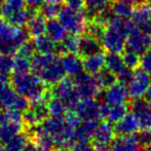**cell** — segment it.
Masks as SVG:
<instances>
[{
    "instance_id": "obj_1",
    "label": "cell",
    "mask_w": 151,
    "mask_h": 151,
    "mask_svg": "<svg viewBox=\"0 0 151 151\" xmlns=\"http://www.w3.org/2000/svg\"><path fill=\"white\" fill-rule=\"evenodd\" d=\"M10 86L17 93L24 96L31 104L47 102L52 95V88L34 73L14 74L10 79Z\"/></svg>"
},
{
    "instance_id": "obj_2",
    "label": "cell",
    "mask_w": 151,
    "mask_h": 151,
    "mask_svg": "<svg viewBox=\"0 0 151 151\" xmlns=\"http://www.w3.org/2000/svg\"><path fill=\"white\" fill-rule=\"evenodd\" d=\"M31 71L47 86L57 84L66 75L61 58L55 54H38L31 59Z\"/></svg>"
},
{
    "instance_id": "obj_3",
    "label": "cell",
    "mask_w": 151,
    "mask_h": 151,
    "mask_svg": "<svg viewBox=\"0 0 151 151\" xmlns=\"http://www.w3.org/2000/svg\"><path fill=\"white\" fill-rule=\"evenodd\" d=\"M41 129L50 136L57 148L61 149H71L76 143L75 129L71 127L64 118H54L48 116L41 124Z\"/></svg>"
},
{
    "instance_id": "obj_4",
    "label": "cell",
    "mask_w": 151,
    "mask_h": 151,
    "mask_svg": "<svg viewBox=\"0 0 151 151\" xmlns=\"http://www.w3.org/2000/svg\"><path fill=\"white\" fill-rule=\"evenodd\" d=\"M59 21L64 26L66 31L70 34L83 33L88 29V16L81 10H74L68 6L62 7L59 12Z\"/></svg>"
},
{
    "instance_id": "obj_5",
    "label": "cell",
    "mask_w": 151,
    "mask_h": 151,
    "mask_svg": "<svg viewBox=\"0 0 151 151\" xmlns=\"http://www.w3.org/2000/svg\"><path fill=\"white\" fill-rule=\"evenodd\" d=\"M52 93L65 104L68 111L75 110L78 102L80 101V97L75 88L73 79L68 77H64L61 81L55 84L52 88Z\"/></svg>"
},
{
    "instance_id": "obj_6",
    "label": "cell",
    "mask_w": 151,
    "mask_h": 151,
    "mask_svg": "<svg viewBox=\"0 0 151 151\" xmlns=\"http://www.w3.org/2000/svg\"><path fill=\"white\" fill-rule=\"evenodd\" d=\"M150 86V74L147 73L142 68H140V69L136 68V70L133 72V77L127 86L129 98H132L133 100L142 98L143 96H145L146 91Z\"/></svg>"
},
{
    "instance_id": "obj_7",
    "label": "cell",
    "mask_w": 151,
    "mask_h": 151,
    "mask_svg": "<svg viewBox=\"0 0 151 151\" xmlns=\"http://www.w3.org/2000/svg\"><path fill=\"white\" fill-rule=\"evenodd\" d=\"M30 106V102L9 86L0 96V107L3 110H12L24 113Z\"/></svg>"
},
{
    "instance_id": "obj_8",
    "label": "cell",
    "mask_w": 151,
    "mask_h": 151,
    "mask_svg": "<svg viewBox=\"0 0 151 151\" xmlns=\"http://www.w3.org/2000/svg\"><path fill=\"white\" fill-rule=\"evenodd\" d=\"M73 82L80 99L95 98L96 96L99 95L101 91L96 81L93 74L88 73V72H81L78 75L74 76Z\"/></svg>"
},
{
    "instance_id": "obj_9",
    "label": "cell",
    "mask_w": 151,
    "mask_h": 151,
    "mask_svg": "<svg viewBox=\"0 0 151 151\" xmlns=\"http://www.w3.org/2000/svg\"><path fill=\"white\" fill-rule=\"evenodd\" d=\"M151 45L150 34L137 28L133 29L125 39V48L139 55H143L148 50Z\"/></svg>"
},
{
    "instance_id": "obj_10",
    "label": "cell",
    "mask_w": 151,
    "mask_h": 151,
    "mask_svg": "<svg viewBox=\"0 0 151 151\" xmlns=\"http://www.w3.org/2000/svg\"><path fill=\"white\" fill-rule=\"evenodd\" d=\"M23 114H24V122L28 129H34L38 127L50 116L46 102L31 104Z\"/></svg>"
},
{
    "instance_id": "obj_11",
    "label": "cell",
    "mask_w": 151,
    "mask_h": 151,
    "mask_svg": "<svg viewBox=\"0 0 151 151\" xmlns=\"http://www.w3.org/2000/svg\"><path fill=\"white\" fill-rule=\"evenodd\" d=\"M129 108L142 129H151V104L149 102L142 98L133 100Z\"/></svg>"
},
{
    "instance_id": "obj_12",
    "label": "cell",
    "mask_w": 151,
    "mask_h": 151,
    "mask_svg": "<svg viewBox=\"0 0 151 151\" xmlns=\"http://www.w3.org/2000/svg\"><path fill=\"white\" fill-rule=\"evenodd\" d=\"M100 103L95 98L80 99L76 106L75 112L81 120H93L100 118Z\"/></svg>"
},
{
    "instance_id": "obj_13",
    "label": "cell",
    "mask_w": 151,
    "mask_h": 151,
    "mask_svg": "<svg viewBox=\"0 0 151 151\" xmlns=\"http://www.w3.org/2000/svg\"><path fill=\"white\" fill-rule=\"evenodd\" d=\"M129 97L127 86L121 82H114L113 84L105 88L102 98L104 102L110 105H120V104H125Z\"/></svg>"
},
{
    "instance_id": "obj_14",
    "label": "cell",
    "mask_w": 151,
    "mask_h": 151,
    "mask_svg": "<svg viewBox=\"0 0 151 151\" xmlns=\"http://www.w3.org/2000/svg\"><path fill=\"white\" fill-rule=\"evenodd\" d=\"M127 113V106L125 104L120 105H110L103 102L100 105V118L109 121L111 123H116Z\"/></svg>"
},
{
    "instance_id": "obj_15",
    "label": "cell",
    "mask_w": 151,
    "mask_h": 151,
    "mask_svg": "<svg viewBox=\"0 0 151 151\" xmlns=\"http://www.w3.org/2000/svg\"><path fill=\"white\" fill-rule=\"evenodd\" d=\"M140 124L133 113H127L114 125L115 134L118 136H133L139 132Z\"/></svg>"
},
{
    "instance_id": "obj_16",
    "label": "cell",
    "mask_w": 151,
    "mask_h": 151,
    "mask_svg": "<svg viewBox=\"0 0 151 151\" xmlns=\"http://www.w3.org/2000/svg\"><path fill=\"white\" fill-rule=\"evenodd\" d=\"M110 151H145L135 135L118 136L112 141Z\"/></svg>"
},
{
    "instance_id": "obj_17",
    "label": "cell",
    "mask_w": 151,
    "mask_h": 151,
    "mask_svg": "<svg viewBox=\"0 0 151 151\" xmlns=\"http://www.w3.org/2000/svg\"><path fill=\"white\" fill-rule=\"evenodd\" d=\"M151 19V4L142 2L134 9L132 21L137 28L145 31L148 33V25Z\"/></svg>"
},
{
    "instance_id": "obj_18",
    "label": "cell",
    "mask_w": 151,
    "mask_h": 151,
    "mask_svg": "<svg viewBox=\"0 0 151 151\" xmlns=\"http://www.w3.org/2000/svg\"><path fill=\"white\" fill-rule=\"evenodd\" d=\"M115 129L109 121H103L99 123L93 135V143L102 145H111L112 141L115 139Z\"/></svg>"
},
{
    "instance_id": "obj_19",
    "label": "cell",
    "mask_w": 151,
    "mask_h": 151,
    "mask_svg": "<svg viewBox=\"0 0 151 151\" xmlns=\"http://www.w3.org/2000/svg\"><path fill=\"white\" fill-rule=\"evenodd\" d=\"M62 65L65 70L66 74L70 76H76L83 72V61L81 60V57L78 54H64V56L61 58Z\"/></svg>"
},
{
    "instance_id": "obj_20",
    "label": "cell",
    "mask_w": 151,
    "mask_h": 151,
    "mask_svg": "<svg viewBox=\"0 0 151 151\" xmlns=\"http://www.w3.org/2000/svg\"><path fill=\"white\" fill-rule=\"evenodd\" d=\"M98 119L93 120H82L79 127L75 129V139L76 142L81 143H90L93 140L95 132L98 127Z\"/></svg>"
},
{
    "instance_id": "obj_21",
    "label": "cell",
    "mask_w": 151,
    "mask_h": 151,
    "mask_svg": "<svg viewBox=\"0 0 151 151\" xmlns=\"http://www.w3.org/2000/svg\"><path fill=\"white\" fill-rule=\"evenodd\" d=\"M102 50V43L99 39L95 38L93 36L86 34L80 38L79 41V50H78V55L80 57L91 56V55L97 54V52Z\"/></svg>"
},
{
    "instance_id": "obj_22",
    "label": "cell",
    "mask_w": 151,
    "mask_h": 151,
    "mask_svg": "<svg viewBox=\"0 0 151 151\" xmlns=\"http://www.w3.org/2000/svg\"><path fill=\"white\" fill-rule=\"evenodd\" d=\"M46 29V22L45 17L41 12H32L27 23V30H28L30 36L37 37L39 35L45 33Z\"/></svg>"
},
{
    "instance_id": "obj_23",
    "label": "cell",
    "mask_w": 151,
    "mask_h": 151,
    "mask_svg": "<svg viewBox=\"0 0 151 151\" xmlns=\"http://www.w3.org/2000/svg\"><path fill=\"white\" fill-rule=\"evenodd\" d=\"M34 46L38 54H56V52H58L59 50L56 41L44 34L35 37Z\"/></svg>"
},
{
    "instance_id": "obj_24",
    "label": "cell",
    "mask_w": 151,
    "mask_h": 151,
    "mask_svg": "<svg viewBox=\"0 0 151 151\" xmlns=\"http://www.w3.org/2000/svg\"><path fill=\"white\" fill-rule=\"evenodd\" d=\"M104 66H105V56L102 52L86 57L83 60L84 70L91 74L98 73L103 69Z\"/></svg>"
},
{
    "instance_id": "obj_25",
    "label": "cell",
    "mask_w": 151,
    "mask_h": 151,
    "mask_svg": "<svg viewBox=\"0 0 151 151\" xmlns=\"http://www.w3.org/2000/svg\"><path fill=\"white\" fill-rule=\"evenodd\" d=\"M46 105H47V109H48V115L50 117L64 118L68 112V109L65 106V104L57 96L52 95V93L50 95V97L48 98L47 102H46Z\"/></svg>"
},
{
    "instance_id": "obj_26",
    "label": "cell",
    "mask_w": 151,
    "mask_h": 151,
    "mask_svg": "<svg viewBox=\"0 0 151 151\" xmlns=\"http://www.w3.org/2000/svg\"><path fill=\"white\" fill-rule=\"evenodd\" d=\"M66 32L67 31L64 28V26L61 24L60 21L57 20L56 18L48 19V21L46 22V35L50 36L56 42H61L65 38Z\"/></svg>"
},
{
    "instance_id": "obj_27",
    "label": "cell",
    "mask_w": 151,
    "mask_h": 151,
    "mask_svg": "<svg viewBox=\"0 0 151 151\" xmlns=\"http://www.w3.org/2000/svg\"><path fill=\"white\" fill-rule=\"evenodd\" d=\"M110 0H84L86 16L88 19H95L100 14L109 9Z\"/></svg>"
},
{
    "instance_id": "obj_28",
    "label": "cell",
    "mask_w": 151,
    "mask_h": 151,
    "mask_svg": "<svg viewBox=\"0 0 151 151\" xmlns=\"http://www.w3.org/2000/svg\"><path fill=\"white\" fill-rule=\"evenodd\" d=\"M105 66L106 69L113 72L115 75L120 73L125 68L122 56H120L119 52H109L105 56Z\"/></svg>"
},
{
    "instance_id": "obj_29",
    "label": "cell",
    "mask_w": 151,
    "mask_h": 151,
    "mask_svg": "<svg viewBox=\"0 0 151 151\" xmlns=\"http://www.w3.org/2000/svg\"><path fill=\"white\" fill-rule=\"evenodd\" d=\"M79 41L80 37L76 34H70L66 35L65 38L60 42L58 52L61 54H68V52H72V54H78V50H79Z\"/></svg>"
},
{
    "instance_id": "obj_30",
    "label": "cell",
    "mask_w": 151,
    "mask_h": 151,
    "mask_svg": "<svg viewBox=\"0 0 151 151\" xmlns=\"http://www.w3.org/2000/svg\"><path fill=\"white\" fill-rule=\"evenodd\" d=\"M30 141L31 136L23 132V133H20L14 137H12L7 142H5L4 146L7 151H21Z\"/></svg>"
},
{
    "instance_id": "obj_31",
    "label": "cell",
    "mask_w": 151,
    "mask_h": 151,
    "mask_svg": "<svg viewBox=\"0 0 151 151\" xmlns=\"http://www.w3.org/2000/svg\"><path fill=\"white\" fill-rule=\"evenodd\" d=\"M25 6H26L25 0H3L0 14L4 19L7 20L19 10L25 8Z\"/></svg>"
},
{
    "instance_id": "obj_32",
    "label": "cell",
    "mask_w": 151,
    "mask_h": 151,
    "mask_svg": "<svg viewBox=\"0 0 151 151\" xmlns=\"http://www.w3.org/2000/svg\"><path fill=\"white\" fill-rule=\"evenodd\" d=\"M95 79L97 81L99 88H107L108 86H110L111 84H113L114 82H116V75L113 72L109 71L108 69L99 71L98 73L93 74Z\"/></svg>"
},
{
    "instance_id": "obj_33",
    "label": "cell",
    "mask_w": 151,
    "mask_h": 151,
    "mask_svg": "<svg viewBox=\"0 0 151 151\" xmlns=\"http://www.w3.org/2000/svg\"><path fill=\"white\" fill-rule=\"evenodd\" d=\"M111 12L114 16L118 17L121 19H131L133 16L134 8L132 4H129L127 2L117 1L113 3L111 7Z\"/></svg>"
},
{
    "instance_id": "obj_34",
    "label": "cell",
    "mask_w": 151,
    "mask_h": 151,
    "mask_svg": "<svg viewBox=\"0 0 151 151\" xmlns=\"http://www.w3.org/2000/svg\"><path fill=\"white\" fill-rule=\"evenodd\" d=\"M31 10L32 9H30V8H23V9L19 10L18 12H16L14 14H12L10 18H8L7 21L14 27H18V28L24 27L25 25H27L29 18L32 14Z\"/></svg>"
},
{
    "instance_id": "obj_35",
    "label": "cell",
    "mask_w": 151,
    "mask_h": 151,
    "mask_svg": "<svg viewBox=\"0 0 151 151\" xmlns=\"http://www.w3.org/2000/svg\"><path fill=\"white\" fill-rule=\"evenodd\" d=\"M31 70V59L26 57L16 55L14 58V66H12V72L14 74H22L27 73Z\"/></svg>"
},
{
    "instance_id": "obj_36",
    "label": "cell",
    "mask_w": 151,
    "mask_h": 151,
    "mask_svg": "<svg viewBox=\"0 0 151 151\" xmlns=\"http://www.w3.org/2000/svg\"><path fill=\"white\" fill-rule=\"evenodd\" d=\"M14 58L10 55L0 54V76L8 77L12 72Z\"/></svg>"
},
{
    "instance_id": "obj_37",
    "label": "cell",
    "mask_w": 151,
    "mask_h": 151,
    "mask_svg": "<svg viewBox=\"0 0 151 151\" xmlns=\"http://www.w3.org/2000/svg\"><path fill=\"white\" fill-rule=\"evenodd\" d=\"M122 58H123V62H124L125 67L129 68V69H132V70L138 68V66L140 65V61H141V58H140L139 54H137V52H133V50H125Z\"/></svg>"
},
{
    "instance_id": "obj_38",
    "label": "cell",
    "mask_w": 151,
    "mask_h": 151,
    "mask_svg": "<svg viewBox=\"0 0 151 151\" xmlns=\"http://www.w3.org/2000/svg\"><path fill=\"white\" fill-rule=\"evenodd\" d=\"M18 27H14L3 17L0 18V38H12Z\"/></svg>"
},
{
    "instance_id": "obj_39",
    "label": "cell",
    "mask_w": 151,
    "mask_h": 151,
    "mask_svg": "<svg viewBox=\"0 0 151 151\" xmlns=\"http://www.w3.org/2000/svg\"><path fill=\"white\" fill-rule=\"evenodd\" d=\"M60 3H44L41 6V12L46 19H52L59 16V12L61 10Z\"/></svg>"
},
{
    "instance_id": "obj_40",
    "label": "cell",
    "mask_w": 151,
    "mask_h": 151,
    "mask_svg": "<svg viewBox=\"0 0 151 151\" xmlns=\"http://www.w3.org/2000/svg\"><path fill=\"white\" fill-rule=\"evenodd\" d=\"M35 46H34V42H31V41H26L25 43H23L20 47L18 48L16 54L17 55H20V56H23V57H26L28 59H32L33 56L35 55Z\"/></svg>"
},
{
    "instance_id": "obj_41",
    "label": "cell",
    "mask_w": 151,
    "mask_h": 151,
    "mask_svg": "<svg viewBox=\"0 0 151 151\" xmlns=\"http://www.w3.org/2000/svg\"><path fill=\"white\" fill-rule=\"evenodd\" d=\"M135 136L143 147L151 146V129H142L141 132H138Z\"/></svg>"
},
{
    "instance_id": "obj_42",
    "label": "cell",
    "mask_w": 151,
    "mask_h": 151,
    "mask_svg": "<svg viewBox=\"0 0 151 151\" xmlns=\"http://www.w3.org/2000/svg\"><path fill=\"white\" fill-rule=\"evenodd\" d=\"M140 65H141L142 69L145 70L147 73H149L151 75V50H147L142 55Z\"/></svg>"
},
{
    "instance_id": "obj_43",
    "label": "cell",
    "mask_w": 151,
    "mask_h": 151,
    "mask_svg": "<svg viewBox=\"0 0 151 151\" xmlns=\"http://www.w3.org/2000/svg\"><path fill=\"white\" fill-rule=\"evenodd\" d=\"M116 76H117L118 81L123 84H125V86H127L129 80H131L132 77H133V71H132V69H129V68L125 67L124 69H123L120 73H118Z\"/></svg>"
},
{
    "instance_id": "obj_44",
    "label": "cell",
    "mask_w": 151,
    "mask_h": 151,
    "mask_svg": "<svg viewBox=\"0 0 151 151\" xmlns=\"http://www.w3.org/2000/svg\"><path fill=\"white\" fill-rule=\"evenodd\" d=\"M66 6L74 10H82L84 7V0H65Z\"/></svg>"
},
{
    "instance_id": "obj_45",
    "label": "cell",
    "mask_w": 151,
    "mask_h": 151,
    "mask_svg": "<svg viewBox=\"0 0 151 151\" xmlns=\"http://www.w3.org/2000/svg\"><path fill=\"white\" fill-rule=\"evenodd\" d=\"M71 151H96L93 146H91L90 143H81L76 142L71 148Z\"/></svg>"
},
{
    "instance_id": "obj_46",
    "label": "cell",
    "mask_w": 151,
    "mask_h": 151,
    "mask_svg": "<svg viewBox=\"0 0 151 151\" xmlns=\"http://www.w3.org/2000/svg\"><path fill=\"white\" fill-rule=\"evenodd\" d=\"M42 1H43V0H25L26 4L32 10H36V9H38V8H40Z\"/></svg>"
},
{
    "instance_id": "obj_47",
    "label": "cell",
    "mask_w": 151,
    "mask_h": 151,
    "mask_svg": "<svg viewBox=\"0 0 151 151\" xmlns=\"http://www.w3.org/2000/svg\"><path fill=\"white\" fill-rule=\"evenodd\" d=\"M10 86L9 81H8V77L5 76H0V96L3 93V91Z\"/></svg>"
},
{
    "instance_id": "obj_48",
    "label": "cell",
    "mask_w": 151,
    "mask_h": 151,
    "mask_svg": "<svg viewBox=\"0 0 151 151\" xmlns=\"http://www.w3.org/2000/svg\"><path fill=\"white\" fill-rule=\"evenodd\" d=\"M21 151H37V149H36V146H35V144L33 143V141H31L29 142L28 144H27L26 146H25L24 148H23Z\"/></svg>"
},
{
    "instance_id": "obj_49",
    "label": "cell",
    "mask_w": 151,
    "mask_h": 151,
    "mask_svg": "<svg viewBox=\"0 0 151 151\" xmlns=\"http://www.w3.org/2000/svg\"><path fill=\"white\" fill-rule=\"evenodd\" d=\"M117 1L127 2V3H129V4H132V5H134V4H140V3H142V2H143L144 0H117Z\"/></svg>"
},
{
    "instance_id": "obj_50",
    "label": "cell",
    "mask_w": 151,
    "mask_h": 151,
    "mask_svg": "<svg viewBox=\"0 0 151 151\" xmlns=\"http://www.w3.org/2000/svg\"><path fill=\"white\" fill-rule=\"evenodd\" d=\"M145 100L151 104V86H149V88H148L147 91H146V93H145Z\"/></svg>"
},
{
    "instance_id": "obj_51",
    "label": "cell",
    "mask_w": 151,
    "mask_h": 151,
    "mask_svg": "<svg viewBox=\"0 0 151 151\" xmlns=\"http://www.w3.org/2000/svg\"><path fill=\"white\" fill-rule=\"evenodd\" d=\"M45 3H60L62 0H43Z\"/></svg>"
},
{
    "instance_id": "obj_52",
    "label": "cell",
    "mask_w": 151,
    "mask_h": 151,
    "mask_svg": "<svg viewBox=\"0 0 151 151\" xmlns=\"http://www.w3.org/2000/svg\"><path fill=\"white\" fill-rule=\"evenodd\" d=\"M3 117H4V114L3 112L0 111V124H1L2 122H3Z\"/></svg>"
},
{
    "instance_id": "obj_53",
    "label": "cell",
    "mask_w": 151,
    "mask_h": 151,
    "mask_svg": "<svg viewBox=\"0 0 151 151\" xmlns=\"http://www.w3.org/2000/svg\"><path fill=\"white\" fill-rule=\"evenodd\" d=\"M148 33H149V34H151V19H150L149 25H148Z\"/></svg>"
},
{
    "instance_id": "obj_54",
    "label": "cell",
    "mask_w": 151,
    "mask_h": 151,
    "mask_svg": "<svg viewBox=\"0 0 151 151\" xmlns=\"http://www.w3.org/2000/svg\"><path fill=\"white\" fill-rule=\"evenodd\" d=\"M145 151H151V146H148V147H145Z\"/></svg>"
},
{
    "instance_id": "obj_55",
    "label": "cell",
    "mask_w": 151,
    "mask_h": 151,
    "mask_svg": "<svg viewBox=\"0 0 151 151\" xmlns=\"http://www.w3.org/2000/svg\"><path fill=\"white\" fill-rule=\"evenodd\" d=\"M2 3H3V0H0V12H1V7H2Z\"/></svg>"
},
{
    "instance_id": "obj_56",
    "label": "cell",
    "mask_w": 151,
    "mask_h": 151,
    "mask_svg": "<svg viewBox=\"0 0 151 151\" xmlns=\"http://www.w3.org/2000/svg\"><path fill=\"white\" fill-rule=\"evenodd\" d=\"M2 145V141H1V139H0V146Z\"/></svg>"
},
{
    "instance_id": "obj_57",
    "label": "cell",
    "mask_w": 151,
    "mask_h": 151,
    "mask_svg": "<svg viewBox=\"0 0 151 151\" xmlns=\"http://www.w3.org/2000/svg\"><path fill=\"white\" fill-rule=\"evenodd\" d=\"M150 47H151V45H150Z\"/></svg>"
}]
</instances>
